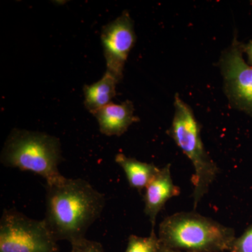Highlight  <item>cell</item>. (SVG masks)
<instances>
[{
  "label": "cell",
  "instance_id": "6da1fadb",
  "mask_svg": "<svg viewBox=\"0 0 252 252\" xmlns=\"http://www.w3.org/2000/svg\"><path fill=\"white\" fill-rule=\"evenodd\" d=\"M46 190L44 220L55 238L70 244L85 239L87 230L103 212L104 194L80 178L46 185Z\"/></svg>",
  "mask_w": 252,
  "mask_h": 252
},
{
  "label": "cell",
  "instance_id": "7a4b0ae2",
  "mask_svg": "<svg viewBox=\"0 0 252 252\" xmlns=\"http://www.w3.org/2000/svg\"><path fill=\"white\" fill-rule=\"evenodd\" d=\"M160 244L182 252L229 251L236 238L235 230L195 212H178L159 225Z\"/></svg>",
  "mask_w": 252,
  "mask_h": 252
},
{
  "label": "cell",
  "instance_id": "3957f363",
  "mask_svg": "<svg viewBox=\"0 0 252 252\" xmlns=\"http://www.w3.org/2000/svg\"><path fill=\"white\" fill-rule=\"evenodd\" d=\"M0 160L5 167L41 176L46 185L66 178L59 169L63 160L61 142L44 132L14 129L5 142Z\"/></svg>",
  "mask_w": 252,
  "mask_h": 252
},
{
  "label": "cell",
  "instance_id": "277c9868",
  "mask_svg": "<svg viewBox=\"0 0 252 252\" xmlns=\"http://www.w3.org/2000/svg\"><path fill=\"white\" fill-rule=\"evenodd\" d=\"M174 107L175 114L169 133L193 165V205L197 207L216 179L219 168L204 147L200 124L193 110L178 94H175Z\"/></svg>",
  "mask_w": 252,
  "mask_h": 252
},
{
  "label": "cell",
  "instance_id": "5b68a950",
  "mask_svg": "<svg viewBox=\"0 0 252 252\" xmlns=\"http://www.w3.org/2000/svg\"><path fill=\"white\" fill-rule=\"evenodd\" d=\"M57 240L45 220L11 209L0 220V252H57Z\"/></svg>",
  "mask_w": 252,
  "mask_h": 252
},
{
  "label": "cell",
  "instance_id": "8992f818",
  "mask_svg": "<svg viewBox=\"0 0 252 252\" xmlns=\"http://www.w3.org/2000/svg\"><path fill=\"white\" fill-rule=\"evenodd\" d=\"M243 45L235 35L222 52L218 65L229 104L252 117V67L243 59Z\"/></svg>",
  "mask_w": 252,
  "mask_h": 252
},
{
  "label": "cell",
  "instance_id": "52a82bcc",
  "mask_svg": "<svg viewBox=\"0 0 252 252\" xmlns=\"http://www.w3.org/2000/svg\"><path fill=\"white\" fill-rule=\"evenodd\" d=\"M101 41L107 64L106 72L120 82L124 77L126 61L136 41L134 23L128 11L126 10L104 26Z\"/></svg>",
  "mask_w": 252,
  "mask_h": 252
},
{
  "label": "cell",
  "instance_id": "ba28073f",
  "mask_svg": "<svg viewBox=\"0 0 252 252\" xmlns=\"http://www.w3.org/2000/svg\"><path fill=\"white\" fill-rule=\"evenodd\" d=\"M170 168V164L160 168L144 190V212L152 223V230H154L158 215L167 202L180 194V187L172 180Z\"/></svg>",
  "mask_w": 252,
  "mask_h": 252
},
{
  "label": "cell",
  "instance_id": "9c48e42d",
  "mask_svg": "<svg viewBox=\"0 0 252 252\" xmlns=\"http://www.w3.org/2000/svg\"><path fill=\"white\" fill-rule=\"evenodd\" d=\"M134 112L133 103L130 100H126L120 104L111 102L93 115L97 119L101 133L120 137L132 124L140 120Z\"/></svg>",
  "mask_w": 252,
  "mask_h": 252
},
{
  "label": "cell",
  "instance_id": "30bf717a",
  "mask_svg": "<svg viewBox=\"0 0 252 252\" xmlns=\"http://www.w3.org/2000/svg\"><path fill=\"white\" fill-rule=\"evenodd\" d=\"M115 162L124 170L131 188L136 189L140 193L160 170L153 163L142 162L122 153L116 156Z\"/></svg>",
  "mask_w": 252,
  "mask_h": 252
},
{
  "label": "cell",
  "instance_id": "8fae6325",
  "mask_svg": "<svg viewBox=\"0 0 252 252\" xmlns=\"http://www.w3.org/2000/svg\"><path fill=\"white\" fill-rule=\"evenodd\" d=\"M115 78L105 72L102 79L97 82L84 87V104L86 108L94 114L99 109L111 103L117 94Z\"/></svg>",
  "mask_w": 252,
  "mask_h": 252
},
{
  "label": "cell",
  "instance_id": "7c38bea8",
  "mask_svg": "<svg viewBox=\"0 0 252 252\" xmlns=\"http://www.w3.org/2000/svg\"><path fill=\"white\" fill-rule=\"evenodd\" d=\"M160 247L158 237L154 230H152L148 237L130 235L125 252H160Z\"/></svg>",
  "mask_w": 252,
  "mask_h": 252
},
{
  "label": "cell",
  "instance_id": "4fadbf2b",
  "mask_svg": "<svg viewBox=\"0 0 252 252\" xmlns=\"http://www.w3.org/2000/svg\"><path fill=\"white\" fill-rule=\"evenodd\" d=\"M230 252H252V225L239 238L235 239Z\"/></svg>",
  "mask_w": 252,
  "mask_h": 252
},
{
  "label": "cell",
  "instance_id": "5bb4252c",
  "mask_svg": "<svg viewBox=\"0 0 252 252\" xmlns=\"http://www.w3.org/2000/svg\"><path fill=\"white\" fill-rule=\"evenodd\" d=\"M71 246L69 252H104L100 243L86 238L71 244Z\"/></svg>",
  "mask_w": 252,
  "mask_h": 252
},
{
  "label": "cell",
  "instance_id": "9a60e30c",
  "mask_svg": "<svg viewBox=\"0 0 252 252\" xmlns=\"http://www.w3.org/2000/svg\"><path fill=\"white\" fill-rule=\"evenodd\" d=\"M244 54L248 56V64L252 67V40L249 41L248 44L243 45Z\"/></svg>",
  "mask_w": 252,
  "mask_h": 252
},
{
  "label": "cell",
  "instance_id": "2e32d148",
  "mask_svg": "<svg viewBox=\"0 0 252 252\" xmlns=\"http://www.w3.org/2000/svg\"><path fill=\"white\" fill-rule=\"evenodd\" d=\"M160 252H182L177 251V250H172V249L166 248V247L163 246V245H161V247H160Z\"/></svg>",
  "mask_w": 252,
  "mask_h": 252
}]
</instances>
